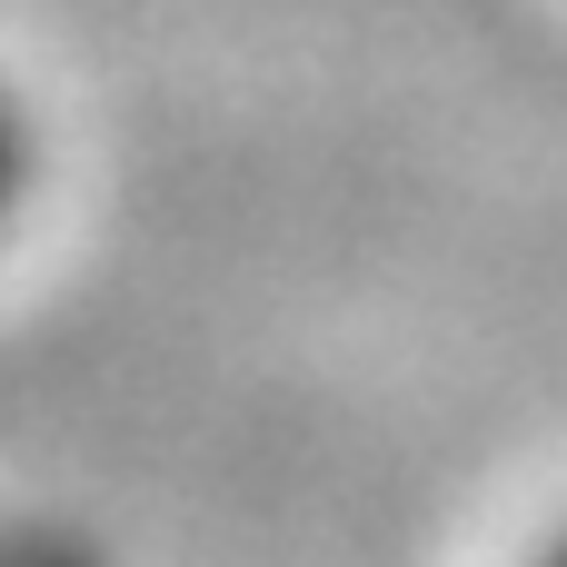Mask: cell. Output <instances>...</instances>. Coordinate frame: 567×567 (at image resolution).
Listing matches in <instances>:
<instances>
[{
    "label": "cell",
    "instance_id": "6da1fadb",
    "mask_svg": "<svg viewBox=\"0 0 567 567\" xmlns=\"http://www.w3.org/2000/svg\"><path fill=\"white\" fill-rule=\"evenodd\" d=\"M40 179H50V130H40L30 90H20V80H0V249L20 239V219H30V199H40Z\"/></svg>",
    "mask_w": 567,
    "mask_h": 567
},
{
    "label": "cell",
    "instance_id": "7a4b0ae2",
    "mask_svg": "<svg viewBox=\"0 0 567 567\" xmlns=\"http://www.w3.org/2000/svg\"><path fill=\"white\" fill-rule=\"evenodd\" d=\"M528 567H567V528H558V538H548V548H538Z\"/></svg>",
    "mask_w": 567,
    "mask_h": 567
}]
</instances>
